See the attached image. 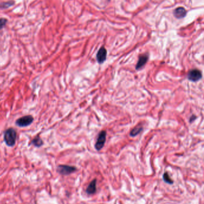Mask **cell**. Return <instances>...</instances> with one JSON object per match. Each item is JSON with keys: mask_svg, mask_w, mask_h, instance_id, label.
I'll return each mask as SVG.
<instances>
[{"mask_svg": "<svg viewBox=\"0 0 204 204\" xmlns=\"http://www.w3.org/2000/svg\"><path fill=\"white\" fill-rule=\"evenodd\" d=\"M17 137V133L16 130L13 128H10L7 130L4 135V139L8 146H13L16 143Z\"/></svg>", "mask_w": 204, "mask_h": 204, "instance_id": "obj_1", "label": "cell"}, {"mask_svg": "<svg viewBox=\"0 0 204 204\" xmlns=\"http://www.w3.org/2000/svg\"><path fill=\"white\" fill-rule=\"evenodd\" d=\"M33 121H34V118L31 115H26L17 119L16 124L20 127H27L33 122Z\"/></svg>", "mask_w": 204, "mask_h": 204, "instance_id": "obj_2", "label": "cell"}, {"mask_svg": "<svg viewBox=\"0 0 204 204\" xmlns=\"http://www.w3.org/2000/svg\"><path fill=\"white\" fill-rule=\"evenodd\" d=\"M106 136H107V133L106 131L104 130L101 131L100 134H98L97 140L95 146V149L97 150H100L104 147L105 141H106Z\"/></svg>", "mask_w": 204, "mask_h": 204, "instance_id": "obj_3", "label": "cell"}, {"mask_svg": "<svg viewBox=\"0 0 204 204\" xmlns=\"http://www.w3.org/2000/svg\"><path fill=\"white\" fill-rule=\"evenodd\" d=\"M202 72L198 69L190 70L187 74L188 80L192 82H197L202 78Z\"/></svg>", "mask_w": 204, "mask_h": 204, "instance_id": "obj_4", "label": "cell"}, {"mask_svg": "<svg viewBox=\"0 0 204 204\" xmlns=\"http://www.w3.org/2000/svg\"><path fill=\"white\" fill-rule=\"evenodd\" d=\"M76 170V167L66 165H61L58 167V171L62 175H68L74 173Z\"/></svg>", "mask_w": 204, "mask_h": 204, "instance_id": "obj_5", "label": "cell"}, {"mask_svg": "<svg viewBox=\"0 0 204 204\" xmlns=\"http://www.w3.org/2000/svg\"><path fill=\"white\" fill-rule=\"evenodd\" d=\"M107 51L104 47H102L98 50L96 54V59L97 62L99 64L103 63L107 58Z\"/></svg>", "mask_w": 204, "mask_h": 204, "instance_id": "obj_6", "label": "cell"}, {"mask_svg": "<svg viewBox=\"0 0 204 204\" xmlns=\"http://www.w3.org/2000/svg\"><path fill=\"white\" fill-rule=\"evenodd\" d=\"M173 14L174 17L177 19H183L186 16L187 11L183 7H179L174 10Z\"/></svg>", "mask_w": 204, "mask_h": 204, "instance_id": "obj_7", "label": "cell"}, {"mask_svg": "<svg viewBox=\"0 0 204 204\" xmlns=\"http://www.w3.org/2000/svg\"><path fill=\"white\" fill-rule=\"evenodd\" d=\"M148 54H145L141 55L139 57V58H138V61L136 63L135 69L136 70L141 69L142 66H144L145 64L147 63V62L148 61Z\"/></svg>", "mask_w": 204, "mask_h": 204, "instance_id": "obj_8", "label": "cell"}, {"mask_svg": "<svg viewBox=\"0 0 204 204\" xmlns=\"http://www.w3.org/2000/svg\"><path fill=\"white\" fill-rule=\"evenodd\" d=\"M96 190V180L94 179L89 184L86 189V192L89 195L94 194Z\"/></svg>", "mask_w": 204, "mask_h": 204, "instance_id": "obj_9", "label": "cell"}, {"mask_svg": "<svg viewBox=\"0 0 204 204\" xmlns=\"http://www.w3.org/2000/svg\"><path fill=\"white\" fill-rule=\"evenodd\" d=\"M143 128L141 126H138L134 127L132 130H131L130 133V136L131 137H135L136 136L139 134L141 131H142Z\"/></svg>", "mask_w": 204, "mask_h": 204, "instance_id": "obj_10", "label": "cell"}, {"mask_svg": "<svg viewBox=\"0 0 204 204\" xmlns=\"http://www.w3.org/2000/svg\"><path fill=\"white\" fill-rule=\"evenodd\" d=\"M31 144H32L35 147H40L43 144V142L42 139L40 138L39 136H36L34 139H33L31 142Z\"/></svg>", "mask_w": 204, "mask_h": 204, "instance_id": "obj_11", "label": "cell"}, {"mask_svg": "<svg viewBox=\"0 0 204 204\" xmlns=\"http://www.w3.org/2000/svg\"><path fill=\"white\" fill-rule=\"evenodd\" d=\"M15 4V2L13 1H7V2H4V3H2L0 4V8L1 9H7L9 7H10L14 5Z\"/></svg>", "mask_w": 204, "mask_h": 204, "instance_id": "obj_12", "label": "cell"}, {"mask_svg": "<svg viewBox=\"0 0 204 204\" xmlns=\"http://www.w3.org/2000/svg\"><path fill=\"white\" fill-rule=\"evenodd\" d=\"M163 179L165 182H166L168 184H170V185L171 184V185H172V184L173 183V180L170 178L168 173L167 172L164 173V174L163 175Z\"/></svg>", "mask_w": 204, "mask_h": 204, "instance_id": "obj_13", "label": "cell"}, {"mask_svg": "<svg viewBox=\"0 0 204 204\" xmlns=\"http://www.w3.org/2000/svg\"><path fill=\"white\" fill-rule=\"evenodd\" d=\"M7 20L5 18H0V30L2 29L6 25Z\"/></svg>", "mask_w": 204, "mask_h": 204, "instance_id": "obj_14", "label": "cell"}, {"mask_svg": "<svg viewBox=\"0 0 204 204\" xmlns=\"http://www.w3.org/2000/svg\"><path fill=\"white\" fill-rule=\"evenodd\" d=\"M195 118H196V117H195V116H194V115H192V116H191L190 117V120H189V122H192L195 120Z\"/></svg>", "mask_w": 204, "mask_h": 204, "instance_id": "obj_15", "label": "cell"}]
</instances>
